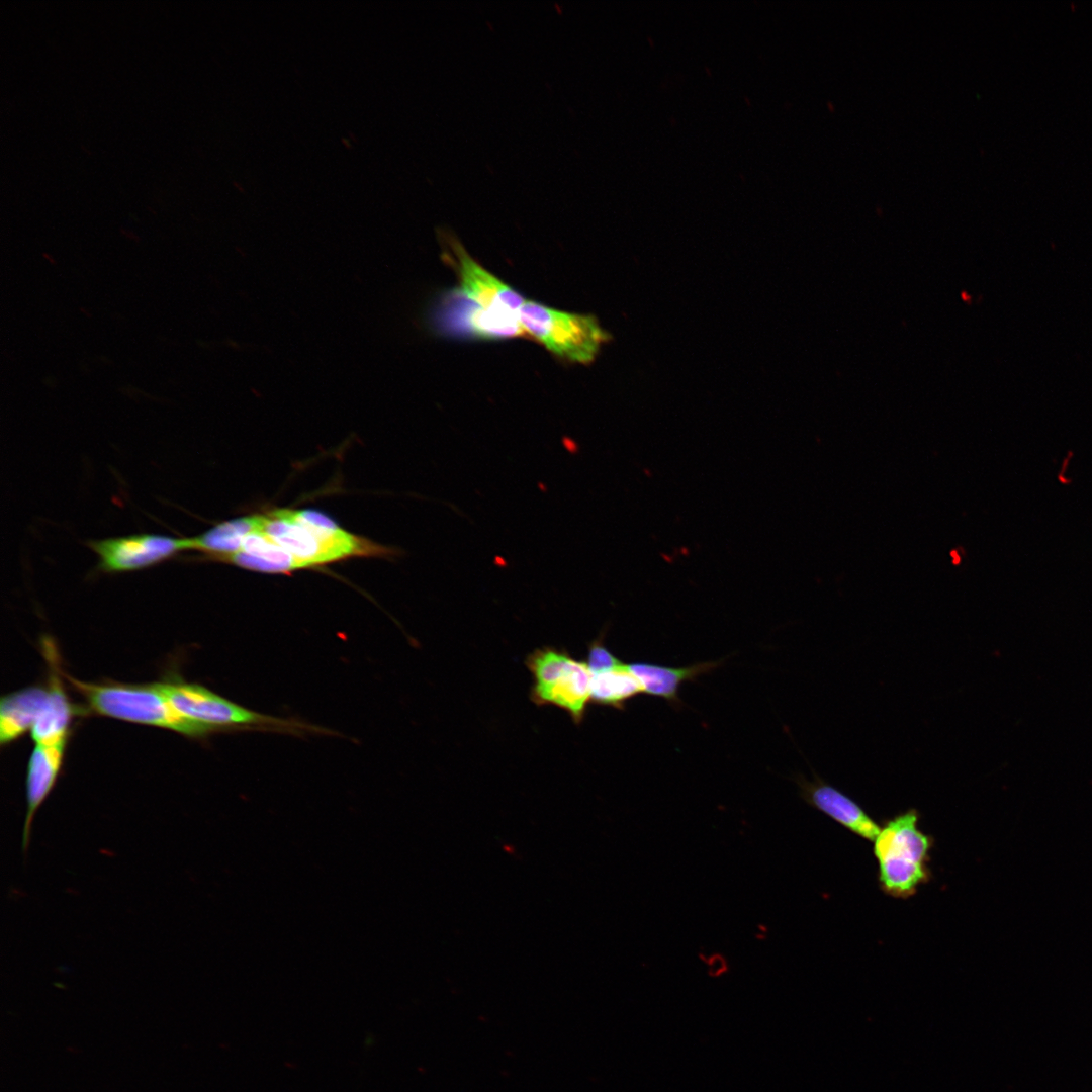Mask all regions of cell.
<instances>
[{
	"instance_id": "obj_18",
	"label": "cell",
	"mask_w": 1092,
	"mask_h": 1092,
	"mask_svg": "<svg viewBox=\"0 0 1092 1092\" xmlns=\"http://www.w3.org/2000/svg\"><path fill=\"white\" fill-rule=\"evenodd\" d=\"M586 663L593 673L611 669L620 665L621 662L603 643L602 639H596L588 647Z\"/></svg>"
},
{
	"instance_id": "obj_2",
	"label": "cell",
	"mask_w": 1092,
	"mask_h": 1092,
	"mask_svg": "<svg viewBox=\"0 0 1092 1092\" xmlns=\"http://www.w3.org/2000/svg\"><path fill=\"white\" fill-rule=\"evenodd\" d=\"M63 677L85 700L89 711L130 723L168 729L189 738H204L217 731L182 717L170 704L159 682H88L62 669Z\"/></svg>"
},
{
	"instance_id": "obj_13",
	"label": "cell",
	"mask_w": 1092,
	"mask_h": 1092,
	"mask_svg": "<svg viewBox=\"0 0 1092 1092\" xmlns=\"http://www.w3.org/2000/svg\"><path fill=\"white\" fill-rule=\"evenodd\" d=\"M262 524L244 538L239 551L221 556L216 561L263 573H290L310 568L263 532Z\"/></svg>"
},
{
	"instance_id": "obj_3",
	"label": "cell",
	"mask_w": 1092,
	"mask_h": 1092,
	"mask_svg": "<svg viewBox=\"0 0 1092 1092\" xmlns=\"http://www.w3.org/2000/svg\"><path fill=\"white\" fill-rule=\"evenodd\" d=\"M919 817L915 809L894 816L873 841L879 885L891 897L907 899L930 880L934 840L919 828Z\"/></svg>"
},
{
	"instance_id": "obj_4",
	"label": "cell",
	"mask_w": 1092,
	"mask_h": 1092,
	"mask_svg": "<svg viewBox=\"0 0 1092 1092\" xmlns=\"http://www.w3.org/2000/svg\"><path fill=\"white\" fill-rule=\"evenodd\" d=\"M172 707L184 718L213 728L217 732L238 729H264L301 735L321 732L322 727L276 718L242 707L196 682L177 675L158 681Z\"/></svg>"
},
{
	"instance_id": "obj_14",
	"label": "cell",
	"mask_w": 1092,
	"mask_h": 1092,
	"mask_svg": "<svg viewBox=\"0 0 1092 1092\" xmlns=\"http://www.w3.org/2000/svg\"><path fill=\"white\" fill-rule=\"evenodd\" d=\"M48 697V686H31L0 701V744L6 746L30 731Z\"/></svg>"
},
{
	"instance_id": "obj_6",
	"label": "cell",
	"mask_w": 1092,
	"mask_h": 1092,
	"mask_svg": "<svg viewBox=\"0 0 1092 1092\" xmlns=\"http://www.w3.org/2000/svg\"><path fill=\"white\" fill-rule=\"evenodd\" d=\"M526 665L533 676V703L559 707L580 724L592 694L593 672L586 661L574 659L564 649L542 647L527 656Z\"/></svg>"
},
{
	"instance_id": "obj_8",
	"label": "cell",
	"mask_w": 1092,
	"mask_h": 1092,
	"mask_svg": "<svg viewBox=\"0 0 1092 1092\" xmlns=\"http://www.w3.org/2000/svg\"><path fill=\"white\" fill-rule=\"evenodd\" d=\"M449 243L460 279L458 291L482 308L520 315L526 301L522 295L482 267L458 241Z\"/></svg>"
},
{
	"instance_id": "obj_7",
	"label": "cell",
	"mask_w": 1092,
	"mask_h": 1092,
	"mask_svg": "<svg viewBox=\"0 0 1092 1092\" xmlns=\"http://www.w3.org/2000/svg\"><path fill=\"white\" fill-rule=\"evenodd\" d=\"M88 547L97 555L98 568L105 573L141 570L170 559L181 551L190 550L187 538L161 534L91 540Z\"/></svg>"
},
{
	"instance_id": "obj_16",
	"label": "cell",
	"mask_w": 1092,
	"mask_h": 1092,
	"mask_svg": "<svg viewBox=\"0 0 1092 1092\" xmlns=\"http://www.w3.org/2000/svg\"><path fill=\"white\" fill-rule=\"evenodd\" d=\"M263 522V514L250 515L221 522L207 531L188 537L190 550L203 553V558L216 560L241 549L244 538Z\"/></svg>"
},
{
	"instance_id": "obj_11",
	"label": "cell",
	"mask_w": 1092,
	"mask_h": 1092,
	"mask_svg": "<svg viewBox=\"0 0 1092 1092\" xmlns=\"http://www.w3.org/2000/svg\"><path fill=\"white\" fill-rule=\"evenodd\" d=\"M802 798L852 833L874 841L881 827L851 798L819 778L812 782L800 779Z\"/></svg>"
},
{
	"instance_id": "obj_9",
	"label": "cell",
	"mask_w": 1092,
	"mask_h": 1092,
	"mask_svg": "<svg viewBox=\"0 0 1092 1092\" xmlns=\"http://www.w3.org/2000/svg\"><path fill=\"white\" fill-rule=\"evenodd\" d=\"M41 649L49 667L48 697L30 735L35 744H53L69 738L76 709L63 686L61 662L55 643L50 638H43Z\"/></svg>"
},
{
	"instance_id": "obj_19",
	"label": "cell",
	"mask_w": 1092,
	"mask_h": 1092,
	"mask_svg": "<svg viewBox=\"0 0 1092 1092\" xmlns=\"http://www.w3.org/2000/svg\"><path fill=\"white\" fill-rule=\"evenodd\" d=\"M950 555L952 556V559H953V563H954V564H959V563H960V557H959V555H958L957 551H953V550H952V551L950 552Z\"/></svg>"
},
{
	"instance_id": "obj_5",
	"label": "cell",
	"mask_w": 1092,
	"mask_h": 1092,
	"mask_svg": "<svg viewBox=\"0 0 1092 1092\" xmlns=\"http://www.w3.org/2000/svg\"><path fill=\"white\" fill-rule=\"evenodd\" d=\"M520 322L529 335L554 355L587 364L597 357L610 336L594 315L570 313L526 300Z\"/></svg>"
},
{
	"instance_id": "obj_15",
	"label": "cell",
	"mask_w": 1092,
	"mask_h": 1092,
	"mask_svg": "<svg viewBox=\"0 0 1092 1092\" xmlns=\"http://www.w3.org/2000/svg\"><path fill=\"white\" fill-rule=\"evenodd\" d=\"M718 665L719 661L700 662L685 667H669L648 662L628 664L641 684L643 693L663 698L673 705L680 703L678 690L682 682L695 680Z\"/></svg>"
},
{
	"instance_id": "obj_12",
	"label": "cell",
	"mask_w": 1092,
	"mask_h": 1092,
	"mask_svg": "<svg viewBox=\"0 0 1092 1092\" xmlns=\"http://www.w3.org/2000/svg\"><path fill=\"white\" fill-rule=\"evenodd\" d=\"M68 739L53 744H35L26 771V814L21 846L25 854L30 842L34 816L54 789L62 769Z\"/></svg>"
},
{
	"instance_id": "obj_17",
	"label": "cell",
	"mask_w": 1092,
	"mask_h": 1092,
	"mask_svg": "<svg viewBox=\"0 0 1092 1092\" xmlns=\"http://www.w3.org/2000/svg\"><path fill=\"white\" fill-rule=\"evenodd\" d=\"M643 693L628 664L593 673L590 702L623 710L625 703Z\"/></svg>"
},
{
	"instance_id": "obj_10",
	"label": "cell",
	"mask_w": 1092,
	"mask_h": 1092,
	"mask_svg": "<svg viewBox=\"0 0 1092 1092\" xmlns=\"http://www.w3.org/2000/svg\"><path fill=\"white\" fill-rule=\"evenodd\" d=\"M440 317L442 325L478 339L500 340L525 334L520 315H513L482 308L466 299L459 291L453 293L448 304H443Z\"/></svg>"
},
{
	"instance_id": "obj_1",
	"label": "cell",
	"mask_w": 1092,
	"mask_h": 1092,
	"mask_svg": "<svg viewBox=\"0 0 1092 1092\" xmlns=\"http://www.w3.org/2000/svg\"><path fill=\"white\" fill-rule=\"evenodd\" d=\"M261 530L309 567L351 557H390L394 548L353 535L310 510L277 509L263 514Z\"/></svg>"
}]
</instances>
